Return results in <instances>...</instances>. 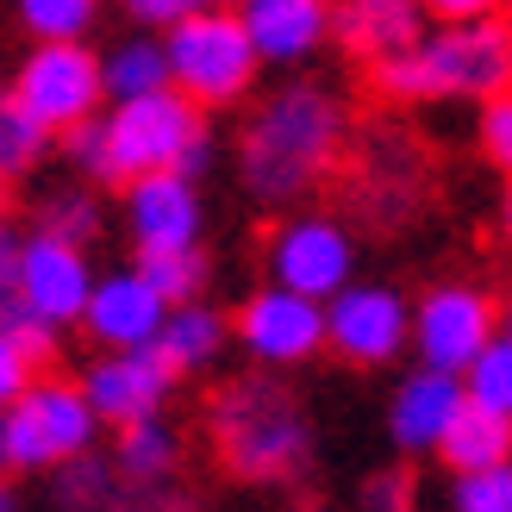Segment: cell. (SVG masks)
Returning a JSON list of instances; mask_svg holds the SVG:
<instances>
[{
	"instance_id": "obj_38",
	"label": "cell",
	"mask_w": 512,
	"mask_h": 512,
	"mask_svg": "<svg viewBox=\"0 0 512 512\" xmlns=\"http://www.w3.org/2000/svg\"><path fill=\"white\" fill-rule=\"evenodd\" d=\"M13 288H19V238L0 232V294H13Z\"/></svg>"
},
{
	"instance_id": "obj_32",
	"label": "cell",
	"mask_w": 512,
	"mask_h": 512,
	"mask_svg": "<svg viewBox=\"0 0 512 512\" xmlns=\"http://www.w3.org/2000/svg\"><path fill=\"white\" fill-rule=\"evenodd\" d=\"M475 138H481V157H488L500 175H512V88L494 94V100H481V125H475Z\"/></svg>"
},
{
	"instance_id": "obj_5",
	"label": "cell",
	"mask_w": 512,
	"mask_h": 512,
	"mask_svg": "<svg viewBox=\"0 0 512 512\" xmlns=\"http://www.w3.org/2000/svg\"><path fill=\"white\" fill-rule=\"evenodd\" d=\"M325 350L350 369H388L413 350V306L388 281H344L325 300Z\"/></svg>"
},
{
	"instance_id": "obj_28",
	"label": "cell",
	"mask_w": 512,
	"mask_h": 512,
	"mask_svg": "<svg viewBox=\"0 0 512 512\" xmlns=\"http://www.w3.org/2000/svg\"><path fill=\"white\" fill-rule=\"evenodd\" d=\"M13 13L38 44L44 38H88L100 19V0H13Z\"/></svg>"
},
{
	"instance_id": "obj_3",
	"label": "cell",
	"mask_w": 512,
	"mask_h": 512,
	"mask_svg": "<svg viewBox=\"0 0 512 512\" xmlns=\"http://www.w3.org/2000/svg\"><path fill=\"white\" fill-rule=\"evenodd\" d=\"M213 444L232 481L250 488H275L294 481L306 450H313V419L300 413V400L288 381H275V369H256L244 381H225L213 400Z\"/></svg>"
},
{
	"instance_id": "obj_22",
	"label": "cell",
	"mask_w": 512,
	"mask_h": 512,
	"mask_svg": "<svg viewBox=\"0 0 512 512\" xmlns=\"http://www.w3.org/2000/svg\"><path fill=\"white\" fill-rule=\"evenodd\" d=\"M100 75H107V100H132V94H157L169 88V50L163 32H138L119 38L107 57H100Z\"/></svg>"
},
{
	"instance_id": "obj_27",
	"label": "cell",
	"mask_w": 512,
	"mask_h": 512,
	"mask_svg": "<svg viewBox=\"0 0 512 512\" xmlns=\"http://www.w3.org/2000/svg\"><path fill=\"white\" fill-rule=\"evenodd\" d=\"M463 388H469L475 406L512 419V338H506V331H494V338L475 350V363L463 369Z\"/></svg>"
},
{
	"instance_id": "obj_1",
	"label": "cell",
	"mask_w": 512,
	"mask_h": 512,
	"mask_svg": "<svg viewBox=\"0 0 512 512\" xmlns=\"http://www.w3.org/2000/svg\"><path fill=\"white\" fill-rule=\"evenodd\" d=\"M350 113L325 82H288L256 100L238 138V182L256 207H294L344 157Z\"/></svg>"
},
{
	"instance_id": "obj_26",
	"label": "cell",
	"mask_w": 512,
	"mask_h": 512,
	"mask_svg": "<svg viewBox=\"0 0 512 512\" xmlns=\"http://www.w3.org/2000/svg\"><path fill=\"white\" fill-rule=\"evenodd\" d=\"M0 331H7V338H13L25 356H32V369H38V375L63 356V325H50L19 288H13V294H0Z\"/></svg>"
},
{
	"instance_id": "obj_2",
	"label": "cell",
	"mask_w": 512,
	"mask_h": 512,
	"mask_svg": "<svg viewBox=\"0 0 512 512\" xmlns=\"http://www.w3.org/2000/svg\"><path fill=\"white\" fill-rule=\"evenodd\" d=\"M369 75L388 100H494L512 88V19L488 13L425 25L413 50L375 63Z\"/></svg>"
},
{
	"instance_id": "obj_36",
	"label": "cell",
	"mask_w": 512,
	"mask_h": 512,
	"mask_svg": "<svg viewBox=\"0 0 512 512\" xmlns=\"http://www.w3.org/2000/svg\"><path fill=\"white\" fill-rule=\"evenodd\" d=\"M431 25H450V19H488V13H506V0H419Z\"/></svg>"
},
{
	"instance_id": "obj_33",
	"label": "cell",
	"mask_w": 512,
	"mask_h": 512,
	"mask_svg": "<svg viewBox=\"0 0 512 512\" xmlns=\"http://www.w3.org/2000/svg\"><path fill=\"white\" fill-rule=\"evenodd\" d=\"M125 13H132L144 32H163V25H175L182 13H200V7H232V0H119Z\"/></svg>"
},
{
	"instance_id": "obj_31",
	"label": "cell",
	"mask_w": 512,
	"mask_h": 512,
	"mask_svg": "<svg viewBox=\"0 0 512 512\" xmlns=\"http://www.w3.org/2000/svg\"><path fill=\"white\" fill-rule=\"evenodd\" d=\"M450 506L456 512H512V456L469 475H450Z\"/></svg>"
},
{
	"instance_id": "obj_34",
	"label": "cell",
	"mask_w": 512,
	"mask_h": 512,
	"mask_svg": "<svg viewBox=\"0 0 512 512\" xmlns=\"http://www.w3.org/2000/svg\"><path fill=\"white\" fill-rule=\"evenodd\" d=\"M32 375H38L32 356H25V350L7 338V331H0V406H13L25 388H32Z\"/></svg>"
},
{
	"instance_id": "obj_43",
	"label": "cell",
	"mask_w": 512,
	"mask_h": 512,
	"mask_svg": "<svg viewBox=\"0 0 512 512\" xmlns=\"http://www.w3.org/2000/svg\"><path fill=\"white\" fill-rule=\"evenodd\" d=\"M506 19H512V0H506Z\"/></svg>"
},
{
	"instance_id": "obj_15",
	"label": "cell",
	"mask_w": 512,
	"mask_h": 512,
	"mask_svg": "<svg viewBox=\"0 0 512 512\" xmlns=\"http://www.w3.org/2000/svg\"><path fill=\"white\" fill-rule=\"evenodd\" d=\"M169 313V300L150 288V281L132 269H107L94 275V294L82 306V331L100 344V350H132V344H150L157 338V325Z\"/></svg>"
},
{
	"instance_id": "obj_7",
	"label": "cell",
	"mask_w": 512,
	"mask_h": 512,
	"mask_svg": "<svg viewBox=\"0 0 512 512\" xmlns=\"http://www.w3.org/2000/svg\"><path fill=\"white\" fill-rule=\"evenodd\" d=\"M13 94L32 107L50 132H69V125L94 119L107 107V75H100V50H88L82 38H44L32 57L19 63Z\"/></svg>"
},
{
	"instance_id": "obj_14",
	"label": "cell",
	"mask_w": 512,
	"mask_h": 512,
	"mask_svg": "<svg viewBox=\"0 0 512 512\" xmlns=\"http://www.w3.org/2000/svg\"><path fill=\"white\" fill-rule=\"evenodd\" d=\"M125 225H132L138 250L144 244H200V232H207L200 182L182 169L132 175V182H125Z\"/></svg>"
},
{
	"instance_id": "obj_40",
	"label": "cell",
	"mask_w": 512,
	"mask_h": 512,
	"mask_svg": "<svg viewBox=\"0 0 512 512\" xmlns=\"http://www.w3.org/2000/svg\"><path fill=\"white\" fill-rule=\"evenodd\" d=\"M0 512H13V475H0Z\"/></svg>"
},
{
	"instance_id": "obj_30",
	"label": "cell",
	"mask_w": 512,
	"mask_h": 512,
	"mask_svg": "<svg viewBox=\"0 0 512 512\" xmlns=\"http://www.w3.org/2000/svg\"><path fill=\"white\" fill-rule=\"evenodd\" d=\"M63 157L75 163V175H82V182L119 188V163H113V144H107V125H100V113L63 132Z\"/></svg>"
},
{
	"instance_id": "obj_16",
	"label": "cell",
	"mask_w": 512,
	"mask_h": 512,
	"mask_svg": "<svg viewBox=\"0 0 512 512\" xmlns=\"http://www.w3.org/2000/svg\"><path fill=\"white\" fill-rule=\"evenodd\" d=\"M232 7L269 69H300L331 44V0H232Z\"/></svg>"
},
{
	"instance_id": "obj_9",
	"label": "cell",
	"mask_w": 512,
	"mask_h": 512,
	"mask_svg": "<svg viewBox=\"0 0 512 512\" xmlns=\"http://www.w3.org/2000/svg\"><path fill=\"white\" fill-rule=\"evenodd\" d=\"M500 331V306L494 294H481L475 281H444L413 306V350L419 363L463 375L475 363V350Z\"/></svg>"
},
{
	"instance_id": "obj_35",
	"label": "cell",
	"mask_w": 512,
	"mask_h": 512,
	"mask_svg": "<svg viewBox=\"0 0 512 512\" xmlns=\"http://www.w3.org/2000/svg\"><path fill=\"white\" fill-rule=\"evenodd\" d=\"M363 506H369V512H400V506H413V475H406V469L375 475L369 488H363Z\"/></svg>"
},
{
	"instance_id": "obj_17",
	"label": "cell",
	"mask_w": 512,
	"mask_h": 512,
	"mask_svg": "<svg viewBox=\"0 0 512 512\" xmlns=\"http://www.w3.org/2000/svg\"><path fill=\"white\" fill-rule=\"evenodd\" d=\"M425 25L431 19L419 0H344V7H331V44L375 69L400 50H413L425 38Z\"/></svg>"
},
{
	"instance_id": "obj_18",
	"label": "cell",
	"mask_w": 512,
	"mask_h": 512,
	"mask_svg": "<svg viewBox=\"0 0 512 512\" xmlns=\"http://www.w3.org/2000/svg\"><path fill=\"white\" fill-rule=\"evenodd\" d=\"M25 406H32V419L44 431L50 456H82V450H100V431H107V419L94 413V400L82 394V381H63V375H32V388L19 394Z\"/></svg>"
},
{
	"instance_id": "obj_37",
	"label": "cell",
	"mask_w": 512,
	"mask_h": 512,
	"mask_svg": "<svg viewBox=\"0 0 512 512\" xmlns=\"http://www.w3.org/2000/svg\"><path fill=\"white\" fill-rule=\"evenodd\" d=\"M175 169H182V175H194V182L213 169V132H207V125H200V132L182 144V157H175Z\"/></svg>"
},
{
	"instance_id": "obj_13",
	"label": "cell",
	"mask_w": 512,
	"mask_h": 512,
	"mask_svg": "<svg viewBox=\"0 0 512 512\" xmlns=\"http://www.w3.org/2000/svg\"><path fill=\"white\" fill-rule=\"evenodd\" d=\"M463 400H469L463 375L419 363V369L394 388V400H388V444H394L400 456H438L450 419L463 413Z\"/></svg>"
},
{
	"instance_id": "obj_19",
	"label": "cell",
	"mask_w": 512,
	"mask_h": 512,
	"mask_svg": "<svg viewBox=\"0 0 512 512\" xmlns=\"http://www.w3.org/2000/svg\"><path fill=\"white\" fill-rule=\"evenodd\" d=\"M225 344H232V319H225L219 306H207L200 294L194 300H175L169 313H163V325H157V338H150V350H157L175 375L213 369L219 356H225Z\"/></svg>"
},
{
	"instance_id": "obj_41",
	"label": "cell",
	"mask_w": 512,
	"mask_h": 512,
	"mask_svg": "<svg viewBox=\"0 0 512 512\" xmlns=\"http://www.w3.org/2000/svg\"><path fill=\"white\" fill-rule=\"evenodd\" d=\"M500 331L512 338V294H506V306H500Z\"/></svg>"
},
{
	"instance_id": "obj_39",
	"label": "cell",
	"mask_w": 512,
	"mask_h": 512,
	"mask_svg": "<svg viewBox=\"0 0 512 512\" xmlns=\"http://www.w3.org/2000/svg\"><path fill=\"white\" fill-rule=\"evenodd\" d=\"M500 232H506V244H512V175H506V200H500Z\"/></svg>"
},
{
	"instance_id": "obj_23",
	"label": "cell",
	"mask_w": 512,
	"mask_h": 512,
	"mask_svg": "<svg viewBox=\"0 0 512 512\" xmlns=\"http://www.w3.org/2000/svg\"><path fill=\"white\" fill-rule=\"evenodd\" d=\"M50 144H57V132H50L13 88H0V188L25 182V175L50 157Z\"/></svg>"
},
{
	"instance_id": "obj_10",
	"label": "cell",
	"mask_w": 512,
	"mask_h": 512,
	"mask_svg": "<svg viewBox=\"0 0 512 512\" xmlns=\"http://www.w3.org/2000/svg\"><path fill=\"white\" fill-rule=\"evenodd\" d=\"M356 275V238L344 232L338 219L325 213H294L275 225L269 238V281L294 294H313V300H331Z\"/></svg>"
},
{
	"instance_id": "obj_12",
	"label": "cell",
	"mask_w": 512,
	"mask_h": 512,
	"mask_svg": "<svg viewBox=\"0 0 512 512\" xmlns=\"http://www.w3.org/2000/svg\"><path fill=\"white\" fill-rule=\"evenodd\" d=\"M19 294L38 306L50 325H82V306L94 294V263H88V244L57 238V232H38L19 238Z\"/></svg>"
},
{
	"instance_id": "obj_8",
	"label": "cell",
	"mask_w": 512,
	"mask_h": 512,
	"mask_svg": "<svg viewBox=\"0 0 512 512\" xmlns=\"http://www.w3.org/2000/svg\"><path fill=\"white\" fill-rule=\"evenodd\" d=\"M232 344L250 356L256 369H275V375L313 363V356L325 350V300L294 294V288H281V281H269V288H256L238 306Z\"/></svg>"
},
{
	"instance_id": "obj_20",
	"label": "cell",
	"mask_w": 512,
	"mask_h": 512,
	"mask_svg": "<svg viewBox=\"0 0 512 512\" xmlns=\"http://www.w3.org/2000/svg\"><path fill=\"white\" fill-rule=\"evenodd\" d=\"M113 469H119V481H125V488H144V494H157L163 481H169L175 469H182V431H175L163 413L119 425Z\"/></svg>"
},
{
	"instance_id": "obj_42",
	"label": "cell",
	"mask_w": 512,
	"mask_h": 512,
	"mask_svg": "<svg viewBox=\"0 0 512 512\" xmlns=\"http://www.w3.org/2000/svg\"><path fill=\"white\" fill-rule=\"evenodd\" d=\"M0 232H7V207H0Z\"/></svg>"
},
{
	"instance_id": "obj_6",
	"label": "cell",
	"mask_w": 512,
	"mask_h": 512,
	"mask_svg": "<svg viewBox=\"0 0 512 512\" xmlns=\"http://www.w3.org/2000/svg\"><path fill=\"white\" fill-rule=\"evenodd\" d=\"M100 125H107V144H113V163H119V188L132 175L150 169H175L182 144L207 125V107H194L182 88H157V94H132V100H113L100 107Z\"/></svg>"
},
{
	"instance_id": "obj_25",
	"label": "cell",
	"mask_w": 512,
	"mask_h": 512,
	"mask_svg": "<svg viewBox=\"0 0 512 512\" xmlns=\"http://www.w3.org/2000/svg\"><path fill=\"white\" fill-rule=\"evenodd\" d=\"M50 481H57V506H113L119 500V469L107 463L100 450H82V456H63V463H50Z\"/></svg>"
},
{
	"instance_id": "obj_29",
	"label": "cell",
	"mask_w": 512,
	"mask_h": 512,
	"mask_svg": "<svg viewBox=\"0 0 512 512\" xmlns=\"http://www.w3.org/2000/svg\"><path fill=\"white\" fill-rule=\"evenodd\" d=\"M38 225H44V232H57V238L94 244L100 225H107V213H100V194H88V188H57V194H44Z\"/></svg>"
},
{
	"instance_id": "obj_4",
	"label": "cell",
	"mask_w": 512,
	"mask_h": 512,
	"mask_svg": "<svg viewBox=\"0 0 512 512\" xmlns=\"http://www.w3.org/2000/svg\"><path fill=\"white\" fill-rule=\"evenodd\" d=\"M163 50H169V82L207 113L213 107H238V100L256 88V69H263L238 7L182 13L175 25H163Z\"/></svg>"
},
{
	"instance_id": "obj_11",
	"label": "cell",
	"mask_w": 512,
	"mask_h": 512,
	"mask_svg": "<svg viewBox=\"0 0 512 512\" xmlns=\"http://www.w3.org/2000/svg\"><path fill=\"white\" fill-rule=\"evenodd\" d=\"M175 381H182V375H175L157 350L132 344V350H100L94 363L82 369V394L94 400V413L119 431V425H132V419L163 413L169 394H175Z\"/></svg>"
},
{
	"instance_id": "obj_21",
	"label": "cell",
	"mask_w": 512,
	"mask_h": 512,
	"mask_svg": "<svg viewBox=\"0 0 512 512\" xmlns=\"http://www.w3.org/2000/svg\"><path fill=\"white\" fill-rule=\"evenodd\" d=\"M512 456V419L488 413V406L463 400V413L450 419L444 444H438V463L450 475H469V469H488V463H506Z\"/></svg>"
},
{
	"instance_id": "obj_24",
	"label": "cell",
	"mask_w": 512,
	"mask_h": 512,
	"mask_svg": "<svg viewBox=\"0 0 512 512\" xmlns=\"http://www.w3.org/2000/svg\"><path fill=\"white\" fill-rule=\"evenodd\" d=\"M138 275H144L150 288H157V294L175 306V300L207 294L213 263L200 256V244H144V250H138Z\"/></svg>"
}]
</instances>
